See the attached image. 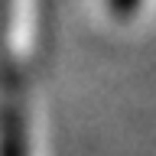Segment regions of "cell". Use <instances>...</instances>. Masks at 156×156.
<instances>
[{
  "label": "cell",
  "mask_w": 156,
  "mask_h": 156,
  "mask_svg": "<svg viewBox=\"0 0 156 156\" xmlns=\"http://www.w3.org/2000/svg\"><path fill=\"white\" fill-rule=\"evenodd\" d=\"M136 3H140V0H111V7L120 10V13H130V10H136Z\"/></svg>",
  "instance_id": "1"
}]
</instances>
